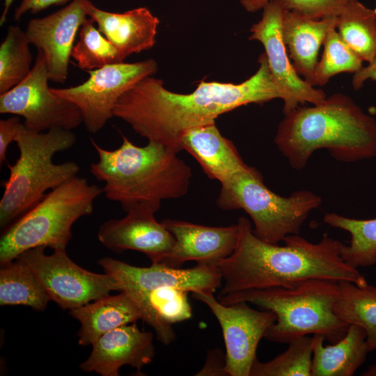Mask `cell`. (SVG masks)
<instances>
[{
    "label": "cell",
    "instance_id": "8992f818",
    "mask_svg": "<svg viewBox=\"0 0 376 376\" xmlns=\"http://www.w3.org/2000/svg\"><path fill=\"white\" fill-rule=\"evenodd\" d=\"M15 142L19 157L14 164H7L10 171L4 182L0 201V226L4 228L22 216L53 189L79 171L75 162L54 164L53 157L70 149L76 143L72 130L53 128L47 132L27 129L22 123Z\"/></svg>",
    "mask_w": 376,
    "mask_h": 376
},
{
    "label": "cell",
    "instance_id": "f35d334b",
    "mask_svg": "<svg viewBox=\"0 0 376 376\" xmlns=\"http://www.w3.org/2000/svg\"><path fill=\"white\" fill-rule=\"evenodd\" d=\"M14 0H3V8L0 17V25L2 26L6 21L10 8Z\"/></svg>",
    "mask_w": 376,
    "mask_h": 376
},
{
    "label": "cell",
    "instance_id": "3957f363",
    "mask_svg": "<svg viewBox=\"0 0 376 376\" xmlns=\"http://www.w3.org/2000/svg\"><path fill=\"white\" fill-rule=\"evenodd\" d=\"M274 143L296 170L304 168L320 149L340 162L368 159L376 157V120L350 97L337 93L285 114Z\"/></svg>",
    "mask_w": 376,
    "mask_h": 376
},
{
    "label": "cell",
    "instance_id": "d4e9b609",
    "mask_svg": "<svg viewBox=\"0 0 376 376\" xmlns=\"http://www.w3.org/2000/svg\"><path fill=\"white\" fill-rule=\"evenodd\" d=\"M339 295L335 313L345 322L357 325L366 334L369 352L376 350V286H363L348 281H338Z\"/></svg>",
    "mask_w": 376,
    "mask_h": 376
},
{
    "label": "cell",
    "instance_id": "4316f807",
    "mask_svg": "<svg viewBox=\"0 0 376 376\" xmlns=\"http://www.w3.org/2000/svg\"><path fill=\"white\" fill-rule=\"evenodd\" d=\"M336 31L345 43L363 61L376 56V6L366 7L352 0L337 17Z\"/></svg>",
    "mask_w": 376,
    "mask_h": 376
},
{
    "label": "cell",
    "instance_id": "f1b7e54d",
    "mask_svg": "<svg viewBox=\"0 0 376 376\" xmlns=\"http://www.w3.org/2000/svg\"><path fill=\"white\" fill-rule=\"evenodd\" d=\"M26 33L10 26L0 45V94L22 82L31 71L32 54Z\"/></svg>",
    "mask_w": 376,
    "mask_h": 376
},
{
    "label": "cell",
    "instance_id": "ffe728a7",
    "mask_svg": "<svg viewBox=\"0 0 376 376\" xmlns=\"http://www.w3.org/2000/svg\"><path fill=\"white\" fill-rule=\"evenodd\" d=\"M182 150L188 152L209 178L221 183L247 169L236 147L219 132L215 123L185 131L180 137Z\"/></svg>",
    "mask_w": 376,
    "mask_h": 376
},
{
    "label": "cell",
    "instance_id": "ac0fdd59",
    "mask_svg": "<svg viewBox=\"0 0 376 376\" xmlns=\"http://www.w3.org/2000/svg\"><path fill=\"white\" fill-rule=\"evenodd\" d=\"M92 347L89 357L79 368L102 376H118L119 369L125 365L141 373V368L155 357L152 334L141 331L135 322L107 332Z\"/></svg>",
    "mask_w": 376,
    "mask_h": 376
},
{
    "label": "cell",
    "instance_id": "44dd1931",
    "mask_svg": "<svg viewBox=\"0 0 376 376\" xmlns=\"http://www.w3.org/2000/svg\"><path fill=\"white\" fill-rule=\"evenodd\" d=\"M336 21L337 17L314 19L284 10L281 22L283 40L296 72L311 86L320 49L329 30L336 26Z\"/></svg>",
    "mask_w": 376,
    "mask_h": 376
},
{
    "label": "cell",
    "instance_id": "83f0119b",
    "mask_svg": "<svg viewBox=\"0 0 376 376\" xmlns=\"http://www.w3.org/2000/svg\"><path fill=\"white\" fill-rule=\"evenodd\" d=\"M323 221L350 234L349 244H343L341 249L347 264L357 269L376 264V218L358 219L330 212L324 214Z\"/></svg>",
    "mask_w": 376,
    "mask_h": 376
},
{
    "label": "cell",
    "instance_id": "ba28073f",
    "mask_svg": "<svg viewBox=\"0 0 376 376\" xmlns=\"http://www.w3.org/2000/svg\"><path fill=\"white\" fill-rule=\"evenodd\" d=\"M321 203L322 198L308 190L296 191L287 197L274 193L252 166L221 183L216 201L223 210L245 211L253 221L254 235L271 244L299 235L309 214Z\"/></svg>",
    "mask_w": 376,
    "mask_h": 376
},
{
    "label": "cell",
    "instance_id": "52a82bcc",
    "mask_svg": "<svg viewBox=\"0 0 376 376\" xmlns=\"http://www.w3.org/2000/svg\"><path fill=\"white\" fill-rule=\"evenodd\" d=\"M102 193V188L77 175L52 189L3 233L0 240L1 265L38 246L65 249L72 225L93 213L94 203Z\"/></svg>",
    "mask_w": 376,
    "mask_h": 376
},
{
    "label": "cell",
    "instance_id": "e0dca14e",
    "mask_svg": "<svg viewBox=\"0 0 376 376\" xmlns=\"http://www.w3.org/2000/svg\"><path fill=\"white\" fill-rule=\"evenodd\" d=\"M175 238L170 251L159 263L180 267L185 263L212 264L229 256L238 239L237 223L228 226H207L166 219L162 221Z\"/></svg>",
    "mask_w": 376,
    "mask_h": 376
},
{
    "label": "cell",
    "instance_id": "7a4b0ae2",
    "mask_svg": "<svg viewBox=\"0 0 376 376\" xmlns=\"http://www.w3.org/2000/svg\"><path fill=\"white\" fill-rule=\"evenodd\" d=\"M237 224L238 239L233 252L212 263L222 278L217 297L246 290L291 286L311 279L348 281L359 286L368 283L358 269L343 260V244L327 234L317 243L299 235H288L281 246L257 237L246 217H239Z\"/></svg>",
    "mask_w": 376,
    "mask_h": 376
},
{
    "label": "cell",
    "instance_id": "30bf717a",
    "mask_svg": "<svg viewBox=\"0 0 376 376\" xmlns=\"http://www.w3.org/2000/svg\"><path fill=\"white\" fill-rule=\"evenodd\" d=\"M152 59L135 63H118L86 71L88 79L68 88H51L52 93L75 104L87 131L95 134L113 117L120 97L141 79L156 73Z\"/></svg>",
    "mask_w": 376,
    "mask_h": 376
},
{
    "label": "cell",
    "instance_id": "7402d4cb",
    "mask_svg": "<svg viewBox=\"0 0 376 376\" xmlns=\"http://www.w3.org/2000/svg\"><path fill=\"white\" fill-rule=\"evenodd\" d=\"M70 315L80 323L78 343L93 345L101 336L119 327L141 320L140 311L125 292L109 294L70 310Z\"/></svg>",
    "mask_w": 376,
    "mask_h": 376
},
{
    "label": "cell",
    "instance_id": "9c48e42d",
    "mask_svg": "<svg viewBox=\"0 0 376 376\" xmlns=\"http://www.w3.org/2000/svg\"><path fill=\"white\" fill-rule=\"evenodd\" d=\"M45 246L28 249L15 259L26 264L44 287L50 301L63 309L72 310L120 291L116 279L110 274H97L77 265L65 249L45 253Z\"/></svg>",
    "mask_w": 376,
    "mask_h": 376
},
{
    "label": "cell",
    "instance_id": "277c9868",
    "mask_svg": "<svg viewBox=\"0 0 376 376\" xmlns=\"http://www.w3.org/2000/svg\"><path fill=\"white\" fill-rule=\"evenodd\" d=\"M122 139L121 146L113 150L90 139L98 155L90 172L104 182L102 191L108 200L120 203L124 211L146 203L157 212L163 201L187 194L192 173L178 152L152 141L137 146L125 136Z\"/></svg>",
    "mask_w": 376,
    "mask_h": 376
},
{
    "label": "cell",
    "instance_id": "4dcf8cb0",
    "mask_svg": "<svg viewBox=\"0 0 376 376\" xmlns=\"http://www.w3.org/2000/svg\"><path fill=\"white\" fill-rule=\"evenodd\" d=\"M312 337L301 336L291 340L287 350L271 361L257 359L250 376H311Z\"/></svg>",
    "mask_w": 376,
    "mask_h": 376
},
{
    "label": "cell",
    "instance_id": "6da1fadb",
    "mask_svg": "<svg viewBox=\"0 0 376 376\" xmlns=\"http://www.w3.org/2000/svg\"><path fill=\"white\" fill-rule=\"evenodd\" d=\"M258 63L257 71L242 83L201 81L187 94L169 91L162 80L147 77L120 97L113 117L123 120L148 141L179 152L180 137L185 131L214 123L219 116L241 106L282 100L265 52Z\"/></svg>",
    "mask_w": 376,
    "mask_h": 376
},
{
    "label": "cell",
    "instance_id": "5b68a950",
    "mask_svg": "<svg viewBox=\"0 0 376 376\" xmlns=\"http://www.w3.org/2000/svg\"><path fill=\"white\" fill-rule=\"evenodd\" d=\"M338 295V281L311 279L291 286L238 291L217 299L225 305L245 301L272 311L276 320L264 336L269 341L289 343L308 334H320L334 343L349 327L334 312Z\"/></svg>",
    "mask_w": 376,
    "mask_h": 376
},
{
    "label": "cell",
    "instance_id": "9a60e30c",
    "mask_svg": "<svg viewBox=\"0 0 376 376\" xmlns=\"http://www.w3.org/2000/svg\"><path fill=\"white\" fill-rule=\"evenodd\" d=\"M125 212L124 217L107 220L100 226L99 241L112 251H139L152 263H159L173 247V235L157 221V212L148 204L133 205Z\"/></svg>",
    "mask_w": 376,
    "mask_h": 376
},
{
    "label": "cell",
    "instance_id": "7c38bea8",
    "mask_svg": "<svg viewBox=\"0 0 376 376\" xmlns=\"http://www.w3.org/2000/svg\"><path fill=\"white\" fill-rule=\"evenodd\" d=\"M191 295L207 306L221 328L226 375L250 376L258 343L275 322L276 315L269 310H256L245 301L223 304L212 292H193Z\"/></svg>",
    "mask_w": 376,
    "mask_h": 376
},
{
    "label": "cell",
    "instance_id": "8d00e7d4",
    "mask_svg": "<svg viewBox=\"0 0 376 376\" xmlns=\"http://www.w3.org/2000/svg\"><path fill=\"white\" fill-rule=\"evenodd\" d=\"M369 79L376 81V56L366 66H363L359 71L354 74L352 81L353 88L359 90Z\"/></svg>",
    "mask_w": 376,
    "mask_h": 376
},
{
    "label": "cell",
    "instance_id": "1f68e13d",
    "mask_svg": "<svg viewBox=\"0 0 376 376\" xmlns=\"http://www.w3.org/2000/svg\"><path fill=\"white\" fill-rule=\"evenodd\" d=\"M323 46L322 54L315 69L313 86H322L339 73L354 74L363 67V61L342 40L336 26L329 30Z\"/></svg>",
    "mask_w": 376,
    "mask_h": 376
},
{
    "label": "cell",
    "instance_id": "e575fe53",
    "mask_svg": "<svg viewBox=\"0 0 376 376\" xmlns=\"http://www.w3.org/2000/svg\"><path fill=\"white\" fill-rule=\"evenodd\" d=\"M73 0H22L17 7L15 14V20H19L26 13H36L49 6L62 5Z\"/></svg>",
    "mask_w": 376,
    "mask_h": 376
},
{
    "label": "cell",
    "instance_id": "f546056e",
    "mask_svg": "<svg viewBox=\"0 0 376 376\" xmlns=\"http://www.w3.org/2000/svg\"><path fill=\"white\" fill-rule=\"evenodd\" d=\"M89 17L83 23L71 54L77 66L86 71L121 63L125 59Z\"/></svg>",
    "mask_w": 376,
    "mask_h": 376
},
{
    "label": "cell",
    "instance_id": "8fae6325",
    "mask_svg": "<svg viewBox=\"0 0 376 376\" xmlns=\"http://www.w3.org/2000/svg\"><path fill=\"white\" fill-rule=\"evenodd\" d=\"M49 81L44 54L38 50L29 75L0 94V113L22 116L24 126L38 132L53 128H77L83 123L79 109L71 102L54 95Z\"/></svg>",
    "mask_w": 376,
    "mask_h": 376
},
{
    "label": "cell",
    "instance_id": "d590c367",
    "mask_svg": "<svg viewBox=\"0 0 376 376\" xmlns=\"http://www.w3.org/2000/svg\"><path fill=\"white\" fill-rule=\"evenodd\" d=\"M226 357L217 350L209 352L205 366L196 375H226L225 367Z\"/></svg>",
    "mask_w": 376,
    "mask_h": 376
},
{
    "label": "cell",
    "instance_id": "4fadbf2b",
    "mask_svg": "<svg viewBox=\"0 0 376 376\" xmlns=\"http://www.w3.org/2000/svg\"><path fill=\"white\" fill-rule=\"evenodd\" d=\"M284 10L279 0H271L263 8L260 21L250 29L249 39L258 40L264 47L272 79L283 95L285 115L299 104H316L327 96L322 89L306 82L294 68L281 35Z\"/></svg>",
    "mask_w": 376,
    "mask_h": 376
},
{
    "label": "cell",
    "instance_id": "484cf974",
    "mask_svg": "<svg viewBox=\"0 0 376 376\" xmlns=\"http://www.w3.org/2000/svg\"><path fill=\"white\" fill-rule=\"evenodd\" d=\"M49 301L44 287L26 264L15 259L1 265V306L23 305L42 311Z\"/></svg>",
    "mask_w": 376,
    "mask_h": 376
},
{
    "label": "cell",
    "instance_id": "74e56055",
    "mask_svg": "<svg viewBox=\"0 0 376 376\" xmlns=\"http://www.w3.org/2000/svg\"><path fill=\"white\" fill-rule=\"evenodd\" d=\"M271 0H240L243 8L249 13L263 9Z\"/></svg>",
    "mask_w": 376,
    "mask_h": 376
},
{
    "label": "cell",
    "instance_id": "cb8c5ba5",
    "mask_svg": "<svg viewBox=\"0 0 376 376\" xmlns=\"http://www.w3.org/2000/svg\"><path fill=\"white\" fill-rule=\"evenodd\" d=\"M311 376H352L369 352L363 329L350 324L344 337L332 345H324L320 334L312 337Z\"/></svg>",
    "mask_w": 376,
    "mask_h": 376
},
{
    "label": "cell",
    "instance_id": "2e32d148",
    "mask_svg": "<svg viewBox=\"0 0 376 376\" xmlns=\"http://www.w3.org/2000/svg\"><path fill=\"white\" fill-rule=\"evenodd\" d=\"M86 0H73L64 8L31 19L25 31L30 43L44 54L49 81L63 84L78 31L88 19Z\"/></svg>",
    "mask_w": 376,
    "mask_h": 376
},
{
    "label": "cell",
    "instance_id": "ab89813d",
    "mask_svg": "<svg viewBox=\"0 0 376 376\" xmlns=\"http://www.w3.org/2000/svg\"><path fill=\"white\" fill-rule=\"evenodd\" d=\"M362 376H376V364L370 366L361 374Z\"/></svg>",
    "mask_w": 376,
    "mask_h": 376
},
{
    "label": "cell",
    "instance_id": "d6986e66",
    "mask_svg": "<svg viewBox=\"0 0 376 376\" xmlns=\"http://www.w3.org/2000/svg\"><path fill=\"white\" fill-rule=\"evenodd\" d=\"M85 8L88 17L124 58L155 45L159 20L147 8L111 13L98 8L90 0H86Z\"/></svg>",
    "mask_w": 376,
    "mask_h": 376
},
{
    "label": "cell",
    "instance_id": "836d02e7",
    "mask_svg": "<svg viewBox=\"0 0 376 376\" xmlns=\"http://www.w3.org/2000/svg\"><path fill=\"white\" fill-rule=\"evenodd\" d=\"M23 123L15 116L0 120V164H8L6 152L9 145L15 141L18 132Z\"/></svg>",
    "mask_w": 376,
    "mask_h": 376
},
{
    "label": "cell",
    "instance_id": "603a6c76",
    "mask_svg": "<svg viewBox=\"0 0 376 376\" xmlns=\"http://www.w3.org/2000/svg\"><path fill=\"white\" fill-rule=\"evenodd\" d=\"M136 304L141 320L155 331L165 345L175 339L173 324L189 319L192 311L188 292L176 288H161L149 291L125 290Z\"/></svg>",
    "mask_w": 376,
    "mask_h": 376
},
{
    "label": "cell",
    "instance_id": "d6a6232c",
    "mask_svg": "<svg viewBox=\"0 0 376 376\" xmlns=\"http://www.w3.org/2000/svg\"><path fill=\"white\" fill-rule=\"evenodd\" d=\"M352 0H279L287 10L320 19L338 17Z\"/></svg>",
    "mask_w": 376,
    "mask_h": 376
},
{
    "label": "cell",
    "instance_id": "5bb4252c",
    "mask_svg": "<svg viewBox=\"0 0 376 376\" xmlns=\"http://www.w3.org/2000/svg\"><path fill=\"white\" fill-rule=\"evenodd\" d=\"M97 263L105 273L116 279L120 292L176 288L191 293L198 291L214 293L222 283L219 269L208 263H197L188 269L172 267L162 263L137 267L109 257L100 258Z\"/></svg>",
    "mask_w": 376,
    "mask_h": 376
}]
</instances>
